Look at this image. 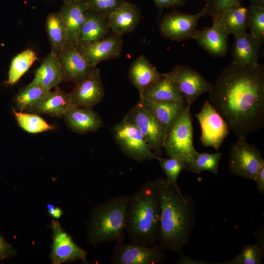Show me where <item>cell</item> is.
Returning <instances> with one entry per match:
<instances>
[{
    "label": "cell",
    "instance_id": "obj_1",
    "mask_svg": "<svg viewBox=\"0 0 264 264\" xmlns=\"http://www.w3.org/2000/svg\"><path fill=\"white\" fill-rule=\"evenodd\" d=\"M209 101L238 138L264 126V66H242L232 62L218 76Z\"/></svg>",
    "mask_w": 264,
    "mask_h": 264
},
{
    "label": "cell",
    "instance_id": "obj_2",
    "mask_svg": "<svg viewBox=\"0 0 264 264\" xmlns=\"http://www.w3.org/2000/svg\"><path fill=\"white\" fill-rule=\"evenodd\" d=\"M160 193L161 214L158 241L165 249L180 252L189 242L195 221L192 198L169 184L165 177L154 179Z\"/></svg>",
    "mask_w": 264,
    "mask_h": 264
},
{
    "label": "cell",
    "instance_id": "obj_3",
    "mask_svg": "<svg viewBox=\"0 0 264 264\" xmlns=\"http://www.w3.org/2000/svg\"><path fill=\"white\" fill-rule=\"evenodd\" d=\"M161 201L154 180L143 183L131 196L126 218V233L131 241L152 245L158 241Z\"/></svg>",
    "mask_w": 264,
    "mask_h": 264
},
{
    "label": "cell",
    "instance_id": "obj_4",
    "mask_svg": "<svg viewBox=\"0 0 264 264\" xmlns=\"http://www.w3.org/2000/svg\"><path fill=\"white\" fill-rule=\"evenodd\" d=\"M132 195H118L96 205L87 225L89 242L97 245L108 242H123L125 239L127 210Z\"/></svg>",
    "mask_w": 264,
    "mask_h": 264
},
{
    "label": "cell",
    "instance_id": "obj_5",
    "mask_svg": "<svg viewBox=\"0 0 264 264\" xmlns=\"http://www.w3.org/2000/svg\"><path fill=\"white\" fill-rule=\"evenodd\" d=\"M191 106L186 104L172 124L166 136L163 149L170 157L185 162L188 165L198 152L193 143Z\"/></svg>",
    "mask_w": 264,
    "mask_h": 264
},
{
    "label": "cell",
    "instance_id": "obj_6",
    "mask_svg": "<svg viewBox=\"0 0 264 264\" xmlns=\"http://www.w3.org/2000/svg\"><path fill=\"white\" fill-rule=\"evenodd\" d=\"M116 141L123 153L138 162L157 159L140 131L126 116L112 129Z\"/></svg>",
    "mask_w": 264,
    "mask_h": 264
},
{
    "label": "cell",
    "instance_id": "obj_7",
    "mask_svg": "<svg viewBox=\"0 0 264 264\" xmlns=\"http://www.w3.org/2000/svg\"><path fill=\"white\" fill-rule=\"evenodd\" d=\"M125 116L140 131L152 151L160 156L167 132L143 101L139 99Z\"/></svg>",
    "mask_w": 264,
    "mask_h": 264
},
{
    "label": "cell",
    "instance_id": "obj_8",
    "mask_svg": "<svg viewBox=\"0 0 264 264\" xmlns=\"http://www.w3.org/2000/svg\"><path fill=\"white\" fill-rule=\"evenodd\" d=\"M264 165V160L260 150L248 142L246 138H238L231 146L229 168L233 174L254 180Z\"/></svg>",
    "mask_w": 264,
    "mask_h": 264
},
{
    "label": "cell",
    "instance_id": "obj_9",
    "mask_svg": "<svg viewBox=\"0 0 264 264\" xmlns=\"http://www.w3.org/2000/svg\"><path fill=\"white\" fill-rule=\"evenodd\" d=\"M165 259V249L159 244L147 245L131 241L128 243H116L110 263L159 264Z\"/></svg>",
    "mask_w": 264,
    "mask_h": 264
},
{
    "label": "cell",
    "instance_id": "obj_10",
    "mask_svg": "<svg viewBox=\"0 0 264 264\" xmlns=\"http://www.w3.org/2000/svg\"><path fill=\"white\" fill-rule=\"evenodd\" d=\"M195 115L201 127V144L204 147H211L218 151L229 134L226 122L208 100L204 102L200 110Z\"/></svg>",
    "mask_w": 264,
    "mask_h": 264
},
{
    "label": "cell",
    "instance_id": "obj_11",
    "mask_svg": "<svg viewBox=\"0 0 264 264\" xmlns=\"http://www.w3.org/2000/svg\"><path fill=\"white\" fill-rule=\"evenodd\" d=\"M207 14L206 5L195 14L174 11L162 18L159 23L160 31L164 37L172 41L181 42L192 39L198 21Z\"/></svg>",
    "mask_w": 264,
    "mask_h": 264
},
{
    "label": "cell",
    "instance_id": "obj_12",
    "mask_svg": "<svg viewBox=\"0 0 264 264\" xmlns=\"http://www.w3.org/2000/svg\"><path fill=\"white\" fill-rule=\"evenodd\" d=\"M167 75L175 83L187 105L191 106L202 94L209 92L213 83L185 65H177Z\"/></svg>",
    "mask_w": 264,
    "mask_h": 264
},
{
    "label": "cell",
    "instance_id": "obj_13",
    "mask_svg": "<svg viewBox=\"0 0 264 264\" xmlns=\"http://www.w3.org/2000/svg\"><path fill=\"white\" fill-rule=\"evenodd\" d=\"M52 243L50 259L53 264L81 260L87 262L86 251L78 246L70 235L62 227L60 223L53 220L51 224Z\"/></svg>",
    "mask_w": 264,
    "mask_h": 264
},
{
    "label": "cell",
    "instance_id": "obj_14",
    "mask_svg": "<svg viewBox=\"0 0 264 264\" xmlns=\"http://www.w3.org/2000/svg\"><path fill=\"white\" fill-rule=\"evenodd\" d=\"M104 95L100 70L94 67L87 76L75 84L69 93L70 107L92 109L102 100Z\"/></svg>",
    "mask_w": 264,
    "mask_h": 264
},
{
    "label": "cell",
    "instance_id": "obj_15",
    "mask_svg": "<svg viewBox=\"0 0 264 264\" xmlns=\"http://www.w3.org/2000/svg\"><path fill=\"white\" fill-rule=\"evenodd\" d=\"M62 82L74 84L87 76L91 67L78 47L68 40L57 55Z\"/></svg>",
    "mask_w": 264,
    "mask_h": 264
},
{
    "label": "cell",
    "instance_id": "obj_16",
    "mask_svg": "<svg viewBox=\"0 0 264 264\" xmlns=\"http://www.w3.org/2000/svg\"><path fill=\"white\" fill-rule=\"evenodd\" d=\"M123 40L113 33L102 39L77 47L89 65L96 67L100 62L118 58L121 54Z\"/></svg>",
    "mask_w": 264,
    "mask_h": 264
},
{
    "label": "cell",
    "instance_id": "obj_17",
    "mask_svg": "<svg viewBox=\"0 0 264 264\" xmlns=\"http://www.w3.org/2000/svg\"><path fill=\"white\" fill-rule=\"evenodd\" d=\"M262 43L250 33L234 35L231 50L232 62L242 66H258Z\"/></svg>",
    "mask_w": 264,
    "mask_h": 264
},
{
    "label": "cell",
    "instance_id": "obj_18",
    "mask_svg": "<svg viewBox=\"0 0 264 264\" xmlns=\"http://www.w3.org/2000/svg\"><path fill=\"white\" fill-rule=\"evenodd\" d=\"M228 35L216 23L211 27L196 30L192 39L198 44L215 57H222L229 48Z\"/></svg>",
    "mask_w": 264,
    "mask_h": 264
},
{
    "label": "cell",
    "instance_id": "obj_19",
    "mask_svg": "<svg viewBox=\"0 0 264 264\" xmlns=\"http://www.w3.org/2000/svg\"><path fill=\"white\" fill-rule=\"evenodd\" d=\"M141 19L140 11L137 6L126 1L107 18L112 33L122 37L133 31Z\"/></svg>",
    "mask_w": 264,
    "mask_h": 264
},
{
    "label": "cell",
    "instance_id": "obj_20",
    "mask_svg": "<svg viewBox=\"0 0 264 264\" xmlns=\"http://www.w3.org/2000/svg\"><path fill=\"white\" fill-rule=\"evenodd\" d=\"M63 117L67 127L80 134L95 132L103 125L101 117L92 109L69 107Z\"/></svg>",
    "mask_w": 264,
    "mask_h": 264
},
{
    "label": "cell",
    "instance_id": "obj_21",
    "mask_svg": "<svg viewBox=\"0 0 264 264\" xmlns=\"http://www.w3.org/2000/svg\"><path fill=\"white\" fill-rule=\"evenodd\" d=\"M162 76L156 67L144 55L139 56L131 64L129 77L142 99L145 91Z\"/></svg>",
    "mask_w": 264,
    "mask_h": 264
},
{
    "label": "cell",
    "instance_id": "obj_22",
    "mask_svg": "<svg viewBox=\"0 0 264 264\" xmlns=\"http://www.w3.org/2000/svg\"><path fill=\"white\" fill-rule=\"evenodd\" d=\"M70 105L69 93L57 86L54 90H49L38 102L25 112L62 118Z\"/></svg>",
    "mask_w": 264,
    "mask_h": 264
},
{
    "label": "cell",
    "instance_id": "obj_23",
    "mask_svg": "<svg viewBox=\"0 0 264 264\" xmlns=\"http://www.w3.org/2000/svg\"><path fill=\"white\" fill-rule=\"evenodd\" d=\"M88 10L85 0L63 2L60 12L67 30L68 40L77 47L81 27Z\"/></svg>",
    "mask_w": 264,
    "mask_h": 264
},
{
    "label": "cell",
    "instance_id": "obj_24",
    "mask_svg": "<svg viewBox=\"0 0 264 264\" xmlns=\"http://www.w3.org/2000/svg\"><path fill=\"white\" fill-rule=\"evenodd\" d=\"M110 31L107 18L88 10L80 32L78 46L102 39Z\"/></svg>",
    "mask_w": 264,
    "mask_h": 264
},
{
    "label": "cell",
    "instance_id": "obj_25",
    "mask_svg": "<svg viewBox=\"0 0 264 264\" xmlns=\"http://www.w3.org/2000/svg\"><path fill=\"white\" fill-rule=\"evenodd\" d=\"M141 100L186 104L177 86L166 73L162 74L157 82L145 91Z\"/></svg>",
    "mask_w": 264,
    "mask_h": 264
},
{
    "label": "cell",
    "instance_id": "obj_26",
    "mask_svg": "<svg viewBox=\"0 0 264 264\" xmlns=\"http://www.w3.org/2000/svg\"><path fill=\"white\" fill-rule=\"evenodd\" d=\"M62 82L60 66L57 56L50 52L36 70L31 83L39 85L50 90Z\"/></svg>",
    "mask_w": 264,
    "mask_h": 264
},
{
    "label": "cell",
    "instance_id": "obj_27",
    "mask_svg": "<svg viewBox=\"0 0 264 264\" xmlns=\"http://www.w3.org/2000/svg\"><path fill=\"white\" fill-rule=\"evenodd\" d=\"M213 23H217L228 35L244 33L248 28L247 9L242 4L231 6Z\"/></svg>",
    "mask_w": 264,
    "mask_h": 264
},
{
    "label": "cell",
    "instance_id": "obj_28",
    "mask_svg": "<svg viewBox=\"0 0 264 264\" xmlns=\"http://www.w3.org/2000/svg\"><path fill=\"white\" fill-rule=\"evenodd\" d=\"M45 27L51 46L50 52L57 56L68 41L67 27L59 11L48 14Z\"/></svg>",
    "mask_w": 264,
    "mask_h": 264
},
{
    "label": "cell",
    "instance_id": "obj_29",
    "mask_svg": "<svg viewBox=\"0 0 264 264\" xmlns=\"http://www.w3.org/2000/svg\"><path fill=\"white\" fill-rule=\"evenodd\" d=\"M142 100L164 129L167 134L174 120L187 104L176 102Z\"/></svg>",
    "mask_w": 264,
    "mask_h": 264
},
{
    "label": "cell",
    "instance_id": "obj_30",
    "mask_svg": "<svg viewBox=\"0 0 264 264\" xmlns=\"http://www.w3.org/2000/svg\"><path fill=\"white\" fill-rule=\"evenodd\" d=\"M37 59L35 52L31 48L25 49L16 55L10 65L6 84L13 85L18 82Z\"/></svg>",
    "mask_w": 264,
    "mask_h": 264
},
{
    "label": "cell",
    "instance_id": "obj_31",
    "mask_svg": "<svg viewBox=\"0 0 264 264\" xmlns=\"http://www.w3.org/2000/svg\"><path fill=\"white\" fill-rule=\"evenodd\" d=\"M49 91L39 85L30 83L16 95V107L20 111L25 112L38 102Z\"/></svg>",
    "mask_w": 264,
    "mask_h": 264
},
{
    "label": "cell",
    "instance_id": "obj_32",
    "mask_svg": "<svg viewBox=\"0 0 264 264\" xmlns=\"http://www.w3.org/2000/svg\"><path fill=\"white\" fill-rule=\"evenodd\" d=\"M20 127L30 133H38L54 130L55 127L45 121L38 114L12 110Z\"/></svg>",
    "mask_w": 264,
    "mask_h": 264
},
{
    "label": "cell",
    "instance_id": "obj_33",
    "mask_svg": "<svg viewBox=\"0 0 264 264\" xmlns=\"http://www.w3.org/2000/svg\"><path fill=\"white\" fill-rule=\"evenodd\" d=\"M221 156L222 154L219 152L213 154L198 152L194 159L187 165L186 170L197 174L208 171L217 174Z\"/></svg>",
    "mask_w": 264,
    "mask_h": 264
},
{
    "label": "cell",
    "instance_id": "obj_34",
    "mask_svg": "<svg viewBox=\"0 0 264 264\" xmlns=\"http://www.w3.org/2000/svg\"><path fill=\"white\" fill-rule=\"evenodd\" d=\"M264 257L263 250L258 245L248 244L243 246L240 253L232 259L220 264H260Z\"/></svg>",
    "mask_w": 264,
    "mask_h": 264
},
{
    "label": "cell",
    "instance_id": "obj_35",
    "mask_svg": "<svg viewBox=\"0 0 264 264\" xmlns=\"http://www.w3.org/2000/svg\"><path fill=\"white\" fill-rule=\"evenodd\" d=\"M157 160L166 175L168 182L174 187H178L177 179L180 173L186 170L187 163L179 159L170 157L164 158L158 156Z\"/></svg>",
    "mask_w": 264,
    "mask_h": 264
},
{
    "label": "cell",
    "instance_id": "obj_36",
    "mask_svg": "<svg viewBox=\"0 0 264 264\" xmlns=\"http://www.w3.org/2000/svg\"><path fill=\"white\" fill-rule=\"evenodd\" d=\"M247 9L250 33L263 42L264 41V7L250 5Z\"/></svg>",
    "mask_w": 264,
    "mask_h": 264
},
{
    "label": "cell",
    "instance_id": "obj_37",
    "mask_svg": "<svg viewBox=\"0 0 264 264\" xmlns=\"http://www.w3.org/2000/svg\"><path fill=\"white\" fill-rule=\"evenodd\" d=\"M88 10L103 16L108 17L126 0H85Z\"/></svg>",
    "mask_w": 264,
    "mask_h": 264
},
{
    "label": "cell",
    "instance_id": "obj_38",
    "mask_svg": "<svg viewBox=\"0 0 264 264\" xmlns=\"http://www.w3.org/2000/svg\"><path fill=\"white\" fill-rule=\"evenodd\" d=\"M208 14L213 22L218 21L223 13L234 5L242 4V0H205Z\"/></svg>",
    "mask_w": 264,
    "mask_h": 264
},
{
    "label": "cell",
    "instance_id": "obj_39",
    "mask_svg": "<svg viewBox=\"0 0 264 264\" xmlns=\"http://www.w3.org/2000/svg\"><path fill=\"white\" fill-rule=\"evenodd\" d=\"M16 253L14 247L8 243L0 233V262L3 259L13 257Z\"/></svg>",
    "mask_w": 264,
    "mask_h": 264
},
{
    "label": "cell",
    "instance_id": "obj_40",
    "mask_svg": "<svg viewBox=\"0 0 264 264\" xmlns=\"http://www.w3.org/2000/svg\"><path fill=\"white\" fill-rule=\"evenodd\" d=\"M156 7L159 9L181 6L184 0H153Z\"/></svg>",
    "mask_w": 264,
    "mask_h": 264
},
{
    "label": "cell",
    "instance_id": "obj_41",
    "mask_svg": "<svg viewBox=\"0 0 264 264\" xmlns=\"http://www.w3.org/2000/svg\"><path fill=\"white\" fill-rule=\"evenodd\" d=\"M254 181L256 182L258 190L262 194H264V165L258 171Z\"/></svg>",
    "mask_w": 264,
    "mask_h": 264
},
{
    "label": "cell",
    "instance_id": "obj_42",
    "mask_svg": "<svg viewBox=\"0 0 264 264\" xmlns=\"http://www.w3.org/2000/svg\"><path fill=\"white\" fill-rule=\"evenodd\" d=\"M179 257L177 262V264H205L207 262L205 260H197L179 252Z\"/></svg>",
    "mask_w": 264,
    "mask_h": 264
},
{
    "label": "cell",
    "instance_id": "obj_43",
    "mask_svg": "<svg viewBox=\"0 0 264 264\" xmlns=\"http://www.w3.org/2000/svg\"><path fill=\"white\" fill-rule=\"evenodd\" d=\"M47 209L49 215L53 219H59L63 215V211L60 207L48 204Z\"/></svg>",
    "mask_w": 264,
    "mask_h": 264
},
{
    "label": "cell",
    "instance_id": "obj_44",
    "mask_svg": "<svg viewBox=\"0 0 264 264\" xmlns=\"http://www.w3.org/2000/svg\"><path fill=\"white\" fill-rule=\"evenodd\" d=\"M251 6L264 7V0H249Z\"/></svg>",
    "mask_w": 264,
    "mask_h": 264
},
{
    "label": "cell",
    "instance_id": "obj_45",
    "mask_svg": "<svg viewBox=\"0 0 264 264\" xmlns=\"http://www.w3.org/2000/svg\"><path fill=\"white\" fill-rule=\"evenodd\" d=\"M79 0H63V2H71Z\"/></svg>",
    "mask_w": 264,
    "mask_h": 264
},
{
    "label": "cell",
    "instance_id": "obj_46",
    "mask_svg": "<svg viewBox=\"0 0 264 264\" xmlns=\"http://www.w3.org/2000/svg\"><path fill=\"white\" fill-rule=\"evenodd\" d=\"M184 0L186 1L187 0Z\"/></svg>",
    "mask_w": 264,
    "mask_h": 264
}]
</instances>
